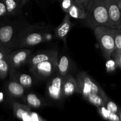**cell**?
<instances>
[{
  "label": "cell",
  "instance_id": "ba28073f",
  "mask_svg": "<svg viewBox=\"0 0 121 121\" xmlns=\"http://www.w3.org/2000/svg\"><path fill=\"white\" fill-rule=\"evenodd\" d=\"M31 56V50L22 48L12 51L7 57V60L10 68L17 69L27 63Z\"/></svg>",
  "mask_w": 121,
  "mask_h": 121
},
{
  "label": "cell",
  "instance_id": "83f0119b",
  "mask_svg": "<svg viewBox=\"0 0 121 121\" xmlns=\"http://www.w3.org/2000/svg\"><path fill=\"white\" fill-rule=\"evenodd\" d=\"M0 16L1 18L7 16V9L4 0L0 1Z\"/></svg>",
  "mask_w": 121,
  "mask_h": 121
},
{
  "label": "cell",
  "instance_id": "6da1fadb",
  "mask_svg": "<svg viewBox=\"0 0 121 121\" xmlns=\"http://www.w3.org/2000/svg\"><path fill=\"white\" fill-rule=\"evenodd\" d=\"M30 24L24 19H16L1 25L0 45L13 50L18 47L20 39Z\"/></svg>",
  "mask_w": 121,
  "mask_h": 121
},
{
  "label": "cell",
  "instance_id": "9a60e30c",
  "mask_svg": "<svg viewBox=\"0 0 121 121\" xmlns=\"http://www.w3.org/2000/svg\"><path fill=\"white\" fill-rule=\"evenodd\" d=\"M24 87L14 80L8 81L5 85V92L12 98H19L24 96L25 93Z\"/></svg>",
  "mask_w": 121,
  "mask_h": 121
},
{
  "label": "cell",
  "instance_id": "8fae6325",
  "mask_svg": "<svg viewBox=\"0 0 121 121\" xmlns=\"http://www.w3.org/2000/svg\"><path fill=\"white\" fill-rule=\"evenodd\" d=\"M75 93H79V89L76 78H74L71 74H69L64 78L63 83V93L64 97L72 96Z\"/></svg>",
  "mask_w": 121,
  "mask_h": 121
},
{
  "label": "cell",
  "instance_id": "7402d4cb",
  "mask_svg": "<svg viewBox=\"0 0 121 121\" xmlns=\"http://www.w3.org/2000/svg\"><path fill=\"white\" fill-rule=\"evenodd\" d=\"M105 106H106V108L112 113L119 114V112L121 111L119 106H118V105L114 102L112 101L109 98H108L105 102Z\"/></svg>",
  "mask_w": 121,
  "mask_h": 121
},
{
  "label": "cell",
  "instance_id": "f546056e",
  "mask_svg": "<svg viewBox=\"0 0 121 121\" xmlns=\"http://www.w3.org/2000/svg\"><path fill=\"white\" fill-rule=\"evenodd\" d=\"M76 3L80 6L81 7L83 8L86 10L87 5L90 2L91 0H75Z\"/></svg>",
  "mask_w": 121,
  "mask_h": 121
},
{
  "label": "cell",
  "instance_id": "277c9868",
  "mask_svg": "<svg viewBox=\"0 0 121 121\" xmlns=\"http://www.w3.org/2000/svg\"><path fill=\"white\" fill-rule=\"evenodd\" d=\"M47 27L31 25L24 33L18 47L25 48L31 47L46 41L48 35Z\"/></svg>",
  "mask_w": 121,
  "mask_h": 121
},
{
  "label": "cell",
  "instance_id": "7c38bea8",
  "mask_svg": "<svg viewBox=\"0 0 121 121\" xmlns=\"http://www.w3.org/2000/svg\"><path fill=\"white\" fill-rule=\"evenodd\" d=\"M58 57V52L56 50H47L39 52L31 56L27 63L30 66H34L42 61L50 60L54 58Z\"/></svg>",
  "mask_w": 121,
  "mask_h": 121
},
{
  "label": "cell",
  "instance_id": "cb8c5ba5",
  "mask_svg": "<svg viewBox=\"0 0 121 121\" xmlns=\"http://www.w3.org/2000/svg\"><path fill=\"white\" fill-rule=\"evenodd\" d=\"M111 58L115 61L117 67L121 69V50H115L111 55Z\"/></svg>",
  "mask_w": 121,
  "mask_h": 121
},
{
  "label": "cell",
  "instance_id": "836d02e7",
  "mask_svg": "<svg viewBox=\"0 0 121 121\" xmlns=\"http://www.w3.org/2000/svg\"><path fill=\"white\" fill-rule=\"evenodd\" d=\"M119 115V117H120V118H121V111H120V112H119V114H118Z\"/></svg>",
  "mask_w": 121,
  "mask_h": 121
},
{
  "label": "cell",
  "instance_id": "484cf974",
  "mask_svg": "<svg viewBox=\"0 0 121 121\" xmlns=\"http://www.w3.org/2000/svg\"><path fill=\"white\" fill-rule=\"evenodd\" d=\"M115 41V49L121 50V28L116 29Z\"/></svg>",
  "mask_w": 121,
  "mask_h": 121
},
{
  "label": "cell",
  "instance_id": "d6986e66",
  "mask_svg": "<svg viewBox=\"0 0 121 121\" xmlns=\"http://www.w3.org/2000/svg\"><path fill=\"white\" fill-rule=\"evenodd\" d=\"M23 100L26 105L33 108H39L43 104V100L36 94L33 93H28L23 98Z\"/></svg>",
  "mask_w": 121,
  "mask_h": 121
},
{
  "label": "cell",
  "instance_id": "44dd1931",
  "mask_svg": "<svg viewBox=\"0 0 121 121\" xmlns=\"http://www.w3.org/2000/svg\"><path fill=\"white\" fill-rule=\"evenodd\" d=\"M9 63L7 60V58L0 59V78L1 79H4L8 73H9Z\"/></svg>",
  "mask_w": 121,
  "mask_h": 121
},
{
  "label": "cell",
  "instance_id": "9c48e42d",
  "mask_svg": "<svg viewBox=\"0 0 121 121\" xmlns=\"http://www.w3.org/2000/svg\"><path fill=\"white\" fill-rule=\"evenodd\" d=\"M108 13L112 28H121V9L119 0H108Z\"/></svg>",
  "mask_w": 121,
  "mask_h": 121
},
{
  "label": "cell",
  "instance_id": "e575fe53",
  "mask_svg": "<svg viewBox=\"0 0 121 121\" xmlns=\"http://www.w3.org/2000/svg\"><path fill=\"white\" fill-rule=\"evenodd\" d=\"M27 1H30V0H27Z\"/></svg>",
  "mask_w": 121,
  "mask_h": 121
},
{
  "label": "cell",
  "instance_id": "8992f818",
  "mask_svg": "<svg viewBox=\"0 0 121 121\" xmlns=\"http://www.w3.org/2000/svg\"><path fill=\"white\" fill-rule=\"evenodd\" d=\"M64 78L59 73H54L47 82L46 94L47 97L55 102H61L65 98L63 93Z\"/></svg>",
  "mask_w": 121,
  "mask_h": 121
},
{
  "label": "cell",
  "instance_id": "5b68a950",
  "mask_svg": "<svg viewBox=\"0 0 121 121\" xmlns=\"http://www.w3.org/2000/svg\"><path fill=\"white\" fill-rule=\"evenodd\" d=\"M76 79L79 85V93L82 95L85 99L93 94L101 96L105 102L109 98L100 85L86 72H81L78 73Z\"/></svg>",
  "mask_w": 121,
  "mask_h": 121
},
{
  "label": "cell",
  "instance_id": "4316f807",
  "mask_svg": "<svg viewBox=\"0 0 121 121\" xmlns=\"http://www.w3.org/2000/svg\"><path fill=\"white\" fill-rule=\"evenodd\" d=\"M106 67L108 72H111V71H113L115 70L116 67H117V65L116 64L115 61L111 58L107 60V62L106 63Z\"/></svg>",
  "mask_w": 121,
  "mask_h": 121
},
{
  "label": "cell",
  "instance_id": "d6a6232c",
  "mask_svg": "<svg viewBox=\"0 0 121 121\" xmlns=\"http://www.w3.org/2000/svg\"><path fill=\"white\" fill-rule=\"evenodd\" d=\"M119 7L121 9V0H119Z\"/></svg>",
  "mask_w": 121,
  "mask_h": 121
},
{
  "label": "cell",
  "instance_id": "4dcf8cb0",
  "mask_svg": "<svg viewBox=\"0 0 121 121\" xmlns=\"http://www.w3.org/2000/svg\"><path fill=\"white\" fill-rule=\"evenodd\" d=\"M109 121H121L120 117L118 114L111 112L109 117Z\"/></svg>",
  "mask_w": 121,
  "mask_h": 121
},
{
  "label": "cell",
  "instance_id": "5bb4252c",
  "mask_svg": "<svg viewBox=\"0 0 121 121\" xmlns=\"http://www.w3.org/2000/svg\"><path fill=\"white\" fill-rule=\"evenodd\" d=\"M15 69L12 68L9 69V74L11 80L17 82L26 89L30 88L33 83L31 76L26 73H20Z\"/></svg>",
  "mask_w": 121,
  "mask_h": 121
},
{
  "label": "cell",
  "instance_id": "ac0fdd59",
  "mask_svg": "<svg viewBox=\"0 0 121 121\" xmlns=\"http://www.w3.org/2000/svg\"><path fill=\"white\" fill-rule=\"evenodd\" d=\"M13 109L14 115L20 120L22 119L25 115L31 112L30 106L26 104H21L16 102L13 103Z\"/></svg>",
  "mask_w": 121,
  "mask_h": 121
},
{
  "label": "cell",
  "instance_id": "4fadbf2b",
  "mask_svg": "<svg viewBox=\"0 0 121 121\" xmlns=\"http://www.w3.org/2000/svg\"><path fill=\"white\" fill-rule=\"evenodd\" d=\"M7 9V16H20L27 0H4Z\"/></svg>",
  "mask_w": 121,
  "mask_h": 121
},
{
  "label": "cell",
  "instance_id": "52a82bcc",
  "mask_svg": "<svg viewBox=\"0 0 121 121\" xmlns=\"http://www.w3.org/2000/svg\"><path fill=\"white\" fill-rule=\"evenodd\" d=\"M58 60V57H56L42 61L35 66L30 67V71L37 78L41 79L49 78L57 73Z\"/></svg>",
  "mask_w": 121,
  "mask_h": 121
},
{
  "label": "cell",
  "instance_id": "ffe728a7",
  "mask_svg": "<svg viewBox=\"0 0 121 121\" xmlns=\"http://www.w3.org/2000/svg\"><path fill=\"white\" fill-rule=\"evenodd\" d=\"M85 99L87 100L91 104L96 106L97 108L100 107V106H105V100H104V99L101 96L99 95H92L89 96Z\"/></svg>",
  "mask_w": 121,
  "mask_h": 121
},
{
  "label": "cell",
  "instance_id": "603a6c76",
  "mask_svg": "<svg viewBox=\"0 0 121 121\" xmlns=\"http://www.w3.org/2000/svg\"><path fill=\"white\" fill-rule=\"evenodd\" d=\"M60 2L61 9L66 13H68L70 8L75 3V0H59Z\"/></svg>",
  "mask_w": 121,
  "mask_h": 121
},
{
  "label": "cell",
  "instance_id": "e0dca14e",
  "mask_svg": "<svg viewBox=\"0 0 121 121\" xmlns=\"http://www.w3.org/2000/svg\"><path fill=\"white\" fill-rule=\"evenodd\" d=\"M67 14L70 15V17L75 19H80V20H85L87 16L86 9L80 7L76 3V2L74 3V4L70 8Z\"/></svg>",
  "mask_w": 121,
  "mask_h": 121
},
{
  "label": "cell",
  "instance_id": "2e32d148",
  "mask_svg": "<svg viewBox=\"0 0 121 121\" xmlns=\"http://www.w3.org/2000/svg\"><path fill=\"white\" fill-rule=\"evenodd\" d=\"M70 69V61L68 57L63 55L58 60L57 70V72L63 78H65L68 75Z\"/></svg>",
  "mask_w": 121,
  "mask_h": 121
},
{
  "label": "cell",
  "instance_id": "f1b7e54d",
  "mask_svg": "<svg viewBox=\"0 0 121 121\" xmlns=\"http://www.w3.org/2000/svg\"><path fill=\"white\" fill-rule=\"evenodd\" d=\"M30 116L32 121H47L45 120L44 119H43L40 115H39L35 112H31V111Z\"/></svg>",
  "mask_w": 121,
  "mask_h": 121
},
{
  "label": "cell",
  "instance_id": "3957f363",
  "mask_svg": "<svg viewBox=\"0 0 121 121\" xmlns=\"http://www.w3.org/2000/svg\"><path fill=\"white\" fill-rule=\"evenodd\" d=\"M115 32L116 29L105 26H98L94 29L96 39L106 60L111 59V55L115 50Z\"/></svg>",
  "mask_w": 121,
  "mask_h": 121
},
{
  "label": "cell",
  "instance_id": "7a4b0ae2",
  "mask_svg": "<svg viewBox=\"0 0 121 121\" xmlns=\"http://www.w3.org/2000/svg\"><path fill=\"white\" fill-rule=\"evenodd\" d=\"M86 24L94 30L98 26L112 27L108 13V0H91L86 8Z\"/></svg>",
  "mask_w": 121,
  "mask_h": 121
},
{
  "label": "cell",
  "instance_id": "d4e9b609",
  "mask_svg": "<svg viewBox=\"0 0 121 121\" xmlns=\"http://www.w3.org/2000/svg\"><path fill=\"white\" fill-rule=\"evenodd\" d=\"M98 111L99 115L102 117L104 119L108 121L109 117L111 112L106 108V106H102L100 107H98Z\"/></svg>",
  "mask_w": 121,
  "mask_h": 121
},
{
  "label": "cell",
  "instance_id": "1f68e13d",
  "mask_svg": "<svg viewBox=\"0 0 121 121\" xmlns=\"http://www.w3.org/2000/svg\"><path fill=\"white\" fill-rule=\"evenodd\" d=\"M21 121H32L31 118V116H30V113H27V114L25 115L22 117Z\"/></svg>",
  "mask_w": 121,
  "mask_h": 121
},
{
  "label": "cell",
  "instance_id": "30bf717a",
  "mask_svg": "<svg viewBox=\"0 0 121 121\" xmlns=\"http://www.w3.org/2000/svg\"><path fill=\"white\" fill-rule=\"evenodd\" d=\"M70 18V15L67 13H66L61 23L57 26L54 30V35L56 37L63 40L64 42H66L67 35L72 27Z\"/></svg>",
  "mask_w": 121,
  "mask_h": 121
}]
</instances>
